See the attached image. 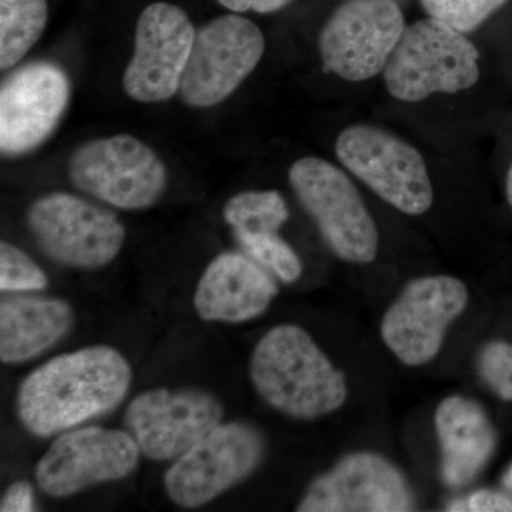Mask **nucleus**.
<instances>
[{
  "label": "nucleus",
  "instance_id": "nucleus-10",
  "mask_svg": "<svg viewBox=\"0 0 512 512\" xmlns=\"http://www.w3.org/2000/svg\"><path fill=\"white\" fill-rule=\"evenodd\" d=\"M467 305V286L454 276L413 279L384 313V345L406 366L427 365L439 355L448 328Z\"/></svg>",
  "mask_w": 512,
  "mask_h": 512
},
{
  "label": "nucleus",
  "instance_id": "nucleus-6",
  "mask_svg": "<svg viewBox=\"0 0 512 512\" xmlns=\"http://www.w3.org/2000/svg\"><path fill=\"white\" fill-rule=\"evenodd\" d=\"M340 163L377 197L403 214L423 215L434 191L423 156L407 141L383 128L355 124L336 140Z\"/></svg>",
  "mask_w": 512,
  "mask_h": 512
},
{
  "label": "nucleus",
  "instance_id": "nucleus-27",
  "mask_svg": "<svg viewBox=\"0 0 512 512\" xmlns=\"http://www.w3.org/2000/svg\"><path fill=\"white\" fill-rule=\"evenodd\" d=\"M217 2L234 13L255 12L269 15L285 9L292 0H217Z\"/></svg>",
  "mask_w": 512,
  "mask_h": 512
},
{
  "label": "nucleus",
  "instance_id": "nucleus-25",
  "mask_svg": "<svg viewBox=\"0 0 512 512\" xmlns=\"http://www.w3.org/2000/svg\"><path fill=\"white\" fill-rule=\"evenodd\" d=\"M453 512H507L512 511V498L494 490H478L466 498H458L447 505Z\"/></svg>",
  "mask_w": 512,
  "mask_h": 512
},
{
  "label": "nucleus",
  "instance_id": "nucleus-18",
  "mask_svg": "<svg viewBox=\"0 0 512 512\" xmlns=\"http://www.w3.org/2000/svg\"><path fill=\"white\" fill-rule=\"evenodd\" d=\"M222 215L245 254L266 271L285 284L301 278V259L279 235L282 225L289 220L288 205L281 192H239L229 198Z\"/></svg>",
  "mask_w": 512,
  "mask_h": 512
},
{
  "label": "nucleus",
  "instance_id": "nucleus-22",
  "mask_svg": "<svg viewBox=\"0 0 512 512\" xmlns=\"http://www.w3.org/2000/svg\"><path fill=\"white\" fill-rule=\"evenodd\" d=\"M430 18L439 19L463 33L474 32L508 0H420Z\"/></svg>",
  "mask_w": 512,
  "mask_h": 512
},
{
  "label": "nucleus",
  "instance_id": "nucleus-11",
  "mask_svg": "<svg viewBox=\"0 0 512 512\" xmlns=\"http://www.w3.org/2000/svg\"><path fill=\"white\" fill-rule=\"evenodd\" d=\"M404 29L396 0H346L320 32L323 66L346 82L372 79L383 72Z\"/></svg>",
  "mask_w": 512,
  "mask_h": 512
},
{
  "label": "nucleus",
  "instance_id": "nucleus-16",
  "mask_svg": "<svg viewBox=\"0 0 512 512\" xmlns=\"http://www.w3.org/2000/svg\"><path fill=\"white\" fill-rule=\"evenodd\" d=\"M414 510L412 488L380 454L357 451L340 458L312 481L299 512H406Z\"/></svg>",
  "mask_w": 512,
  "mask_h": 512
},
{
  "label": "nucleus",
  "instance_id": "nucleus-13",
  "mask_svg": "<svg viewBox=\"0 0 512 512\" xmlns=\"http://www.w3.org/2000/svg\"><path fill=\"white\" fill-rule=\"evenodd\" d=\"M224 409L214 394L197 389H153L137 396L124 413L141 454L177 460L220 426Z\"/></svg>",
  "mask_w": 512,
  "mask_h": 512
},
{
  "label": "nucleus",
  "instance_id": "nucleus-20",
  "mask_svg": "<svg viewBox=\"0 0 512 512\" xmlns=\"http://www.w3.org/2000/svg\"><path fill=\"white\" fill-rule=\"evenodd\" d=\"M73 325V311L62 299H5L0 303V359L20 363L52 348Z\"/></svg>",
  "mask_w": 512,
  "mask_h": 512
},
{
  "label": "nucleus",
  "instance_id": "nucleus-14",
  "mask_svg": "<svg viewBox=\"0 0 512 512\" xmlns=\"http://www.w3.org/2000/svg\"><path fill=\"white\" fill-rule=\"evenodd\" d=\"M140 448L128 431L86 427L53 441L36 466V481L50 497H70L92 487L130 476Z\"/></svg>",
  "mask_w": 512,
  "mask_h": 512
},
{
  "label": "nucleus",
  "instance_id": "nucleus-21",
  "mask_svg": "<svg viewBox=\"0 0 512 512\" xmlns=\"http://www.w3.org/2000/svg\"><path fill=\"white\" fill-rule=\"evenodd\" d=\"M49 20L47 0H0V69H12L39 42Z\"/></svg>",
  "mask_w": 512,
  "mask_h": 512
},
{
  "label": "nucleus",
  "instance_id": "nucleus-8",
  "mask_svg": "<svg viewBox=\"0 0 512 512\" xmlns=\"http://www.w3.org/2000/svg\"><path fill=\"white\" fill-rule=\"evenodd\" d=\"M265 448L264 436L251 424H220L168 468L165 491L180 507H202L251 476Z\"/></svg>",
  "mask_w": 512,
  "mask_h": 512
},
{
  "label": "nucleus",
  "instance_id": "nucleus-26",
  "mask_svg": "<svg viewBox=\"0 0 512 512\" xmlns=\"http://www.w3.org/2000/svg\"><path fill=\"white\" fill-rule=\"evenodd\" d=\"M35 493L28 481H19L10 485L3 494L0 511L2 512H30L35 511Z\"/></svg>",
  "mask_w": 512,
  "mask_h": 512
},
{
  "label": "nucleus",
  "instance_id": "nucleus-17",
  "mask_svg": "<svg viewBox=\"0 0 512 512\" xmlns=\"http://www.w3.org/2000/svg\"><path fill=\"white\" fill-rule=\"evenodd\" d=\"M278 293L275 279L251 256L224 252L202 274L194 306L208 322L241 323L268 311Z\"/></svg>",
  "mask_w": 512,
  "mask_h": 512
},
{
  "label": "nucleus",
  "instance_id": "nucleus-9",
  "mask_svg": "<svg viewBox=\"0 0 512 512\" xmlns=\"http://www.w3.org/2000/svg\"><path fill=\"white\" fill-rule=\"evenodd\" d=\"M265 37L252 20L231 13L197 30L180 96L192 109L227 100L254 72L265 53Z\"/></svg>",
  "mask_w": 512,
  "mask_h": 512
},
{
  "label": "nucleus",
  "instance_id": "nucleus-3",
  "mask_svg": "<svg viewBox=\"0 0 512 512\" xmlns=\"http://www.w3.org/2000/svg\"><path fill=\"white\" fill-rule=\"evenodd\" d=\"M478 60L466 33L429 16L406 26L384 67V83L394 99L406 103L464 92L480 79Z\"/></svg>",
  "mask_w": 512,
  "mask_h": 512
},
{
  "label": "nucleus",
  "instance_id": "nucleus-12",
  "mask_svg": "<svg viewBox=\"0 0 512 512\" xmlns=\"http://www.w3.org/2000/svg\"><path fill=\"white\" fill-rule=\"evenodd\" d=\"M195 30L185 10L154 2L141 12L133 55L123 74V89L138 103H161L180 92Z\"/></svg>",
  "mask_w": 512,
  "mask_h": 512
},
{
  "label": "nucleus",
  "instance_id": "nucleus-2",
  "mask_svg": "<svg viewBox=\"0 0 512 512\" xmlns=\"http://www.w3.org/2000/svg\"><path fill=\"white\" fill-rule=\"evenodd\" d=\"M249 375L264 402L292 419H320L348 399L345 373L301 326L269 330L255 346Z\"/></svg>",
  "mask_w": 512,
  "mask_h": 512
},
{
  "label": "nucleus",
  "instance_id": "nucleus-4",
  "mask_svg": "<svg viewBox=\"0 0 512 512\" xmlns=\"http://www.w3.org/2000/svg\"><path fill=\"white\" fill-rule=\"evenodd\" d=\"M289 184L333 254L350 264L375 261L379 231L348 175L322 158L305 157L293 163Z\"/></svg>",
  "mask_w": 512,
  "mask_h": 512
},
{
  "label": "nucleus",
  "instance_id": "nucleus-23",
  "mask_svg": "<svg viewBox=\"0 0 512 512\" xmlns=\"http://www.w3.org/2000/svg\"><path fill=\"white\" fill-rule=\"evenodd\" d=\"M46 286L45 272L28 254L9 242L0 244V291H42Z\"/></svg>",
  "mask_w": 512,
  "mask_h": 512
},
{
  "label": "nucleus",
  "instance_id": "nucleus-29",
  "mask_svg": "<svg viewBox=\"0 0 512 512\" xmlns=\"http://www.w3.org/2000/svg\"><path fill=\"white\" fill-rule=\"evenodd\" d=\"M503 483L505 488H507V490L512 494V464L510 467H508V470L505 471Z\"/></svg>",
  "mask_w": 512,
  "mask_h": 512
},
{
  "label": "nucleus",
  "instance_id": "nucleus-15",
  "mask_svg": "<svg viewBox=\"0 0 512 512\" xmlns=\"http://www.w3.org/2000/svg\"><path fill=\"white\" fill-rule=\"evenodd\" d=\"M70 100V80L52 62H32L10 73L0 89L3 156L32 153L52 136Z\"/></svg>",
  "mask_w": 512,
  "mask_h": 512
},
{
  "label": "nucleus",
  "instance_id": "nucleus-28",
  "mask_svg": "<svg viewBox=\"0 0 512 512\" xmlns=\"http://www.w3.org/2000/svg\"><path fill=\"white\" fill-rule=\"evenodd\" d=\"M505 192H507V200L512 208V164L510 170H508L507 180H505Z\"/></svg>",
  "mask_w": 512,
  "mask_h": 512
},
{
  "label": "nucleus",
  "instance_id": "nucleus-7",
  "mask_svg": "<svg viewBox=\"0 0 512 512\" xmlns=\"http://www.w3.org/2000/svg\"><path fill=\"white\" fill-rule=\"evenodd\" d=\"M26 221L42 251L72 268L110 264L126 239V228L114 212L67 192L37 198Z\"/></svg>",
  "mask_w": 512,
  "mask_h": 512
},
{
  "label": "nucleus",
  "instance_id": "nucleus-24",
  "mask_svg": "<svg viewBox=\"0 0 512 512\" xmlns=\"http://www.w3.org/2000/svg\"><path fill=\"white\" fill-rule=\"evenodd\" d=\"M478 372L501 400L512 402L511 343L495 340L485 345L478 356Z\"/></svg>",
  "mask_w": 512,
  "mask_h": 512
},
{
  "label": "nucleus",
  "instance_id": "nucleus-5",
  "mask_svg": "<svg viewBox=\"0 0 512 512\" xmlns=\"http://www.w3.org/2000/svg\"><path fill=\"white\" fill-rule=\"evenodd\" d=\"M69 177L80 191L120 210H146L167 190V168L156 151L130 134L77 147Z\"/></svg>",
  "mask_w": 512,
  "mask_h": 512
},
{
  "label": "nucleus",
  "instance_id": "nucleus-1",
  "mask_svg": "<svg viewBox=\"0 0 512 512\" xmlns=\"http://www.w3.org/2000/svg\"><path fill=\"white\" fill-rule=\"evenodd\" d=\"M126 357L109 346L56 356L30 373L18 392V416L37 437H50L116 409L130 389Z\"/></svg>",
  "mask_w": 512,
  "mask_h": 512
},
{
  "label": "nucleus",
  "instance_id": "nucleus-19",
  "mask_svg": "<svg viewBox=\"0 0 512 512\" xmlns=\"http://www.w3.org/2000/svg\"><path fill=\"white\" fill-rule=\"evenodd\" d=\"M439 439L441 480L461 488L480 476L497 450L498 436L480 403L464 396H450L434 414Z\"/></svg>",
  "mask_w": 512,
  "mask_h": 512
}]
</instances>
